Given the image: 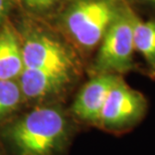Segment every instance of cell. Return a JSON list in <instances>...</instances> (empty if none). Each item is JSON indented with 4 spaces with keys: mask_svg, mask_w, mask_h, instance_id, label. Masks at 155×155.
<instances>
[{
    "mask_svg": "<svg viewBox=\"0 0 155 155\" xmlns=\"http://www.w3.org/2000/svg\"><path fill=\"white\" fill-rule=\"evenodd\" d=\"M69 123L58 108L30 111L9 130V138L19 155H52L68 138Z\"/></svg>",
    "mask_w": 155,
    "mask_h": 155,
    "instance_id": "cell-1",
    "label": "cell"
},
{
    "mask_svg": "<svg viewBox=\"0 0 155 155\" xmlns=\"http://www.w3.org/2000/svg\"><path fill=\"white\" fill-rule=\"evenodd\" d=\"M121 9L114 0H77L66 14L68 31L79 45L93 48L101 42Z\"/></svg>",
    "mask_w": 155,
    "mask_h": 155,
    "instance_id": "cell-2",
    "label": "cell"
},
{
    "mask_svg": "<svg viewBox=\"0 0 155 155\" xmlns=\"http://www.w3.org/2000/svg\"><path fill=\"white\" fill-rule=\"evenodd\" d=\"M135 13L129 7L122 8L101 40L95 61L98 74H123L134 69L133 24Z\"/></svg>",
    "mask_w": 155,
    "mask_h": 155,
    "instance_id": "cell-3",
    "label": "cell"
},
{
    "mask_svg": "<svg viewBox=\"0 0 155 155\" xmlns=\"http://www.w3.org/2000/svg\"><path fill=\"white\" fill-rule=\"evenodd\" d=\"M147 99L119 78L108 95L98 125L113 132H127L137 127L147 113Z\"/></svg>",
    "mask_w": 155,
    "mask_h": 155,
    "instance_id": "cell-4",
    "label": "cell"
},
{
    "mask_svg": "<svg viewBox=\"0 0 155 155\" xmlns=\"http://www.w3.org/2000/svg\"><path fill=\"white\" fill-rule=\"evenodd\" d=\"M24 68L75 73V61L61 42L43 35H33L21 48Z\"/></svg>",
    "mask_w": 155,
    "mask_h": 155,
    "instance_id": "cell-5",
    "label": "cell"
},
{
    "mask_svg": "<svg viewBox=\"0 0 155 155\" xmlns=\"http://www.w3.org/2000/svg\"><path fill=\"white\" fill-rule=\"evenodd\" d=\"M119 78L115 74H98L90 80L74 101V115L85 122L98 124L106 99Z\"/></svg>",
    "mask_w": 155,
    "mask_h": 155,
    "instance_id": "cell-6",
    "label": "cell"
},
{
    "mask_svg": "<svg viewBox=\"0 0 155 155\" xmlns=\"http://www.w3.org/2000/svg\"><path fill=\"white\" fill-rule=\"evenodd\" d=\"M18 78L21 94L29 99H38L61 91L71 83L73 74L24 68Z\"/></svg>",
    "mask_w": 155,
    "mask_h": 155,
    "instance_id": "cell-7",
    "label": "cell"
},
{
    "mask_svg": "<svg viewBox=\"0 0 155 155\" xmlns=\"http://www.w3.org/2000/svg\"><path fill=\"white\" fill-rule=\"evenodd\" d=\"M24 69L21 46L14 28L5 24L0 30V80H14Z\"/></svg>",
    "mask_w": 155,
    "mask_h": 155,
    "instance_id": "cell-8",
    "label": "cell"
},
{
    "mask_svg": "<svg viewBox=\"0 0 155 155\" xmlns=\"http://www.w3.org/2000/svg\"><path fill=\"white\" fill-rule=\"evenodd\" d=\"M133 38L135 51L141 54L151 73L155 74V18L143 21L135 15Z\"/></svg>",
    "mask_w": 155,
    "mask_h": 155,
    "instance_id": "cell-9",
    "label": "cell"
},
{
    "mask_svg": "<svg viewBox=\"0 0 155 155\" xmlns=\"http://www.w3.org/2000/svg\"><path fill=\"white\" fill-rule=\"evenodd\" d=\"M20 100L19 85L13 80H0V118L12 112Z\"/></svg>",
    "mask_w": 155,
    "mask_h": 155,
    "instance_id": "cell-10",
    "label": "cell"
},
{
    "mask_svg": "<svg viewBox=\"0 0 155 155\" xmlns=\"http://www.w3.org/2000/svg\"><path fill=\"white\" fill-rule=\"evenodd\" d=\"M30 8L36 10H45L51 7L57 0H23Z\"/></svg>",
    "mask_w": 155,
    "mask_h": 155,
    "instance_id": "cell-11",
    "label": "cell"
},
{
    "mask_svg": "<svg viewBox=\"0 0 155 155\" xmlns=\"http://www.w3.org/2000/svg\"><path fill=\"white\" fill-rule=\"evenodd\" d=\"M9 7V0H0V21L4 17Z\"/></svg>",
    "mask_w": 155,
    "mask_h": 155,
    "instance_id": "cell-12",
    "label": "cell"
},
{
    "mask_svg": "<svg viewBox=\"0 0 155 155\" xmlns=\"http://www.w3.org/2000/svg\"><path fill=\"white\" fill-rule=\"evenodd\" d=\"M141 2H144V3H148V4H152L155 6V0H139Z\"/></svg>",
    "mask_w": 155,
    "mask_h": 155,
    "instance_id": "cell-13",
    "label": "cell"
},
{
    "mask_svg": "<svg viewBox=\"0 0 155 155\" xmlns=\"http://www.w3.org/2000/svg\"><path fill=\"white\" fill-rule=\"evenodd\" d=\"M114 1H116V0H114Z\"/></svg>",
    "mask_w": 155,
    "mask_h": 155,
    "instance_id": "cell-14",
    "label": "cell"
}]
</instances>
